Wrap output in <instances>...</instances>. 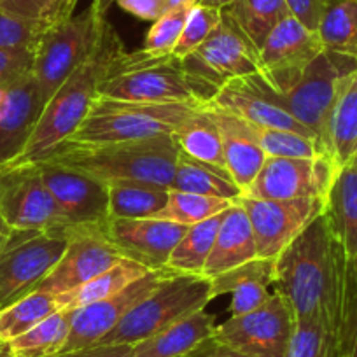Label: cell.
I'll use <instances>...</instances> for the list:
<instances>
[{
  "label": "cell",
  "mask_w": 357,
  "mask_h": 357,
  "mask_svg": "<svg viewBox=\"0 0 357 357\" xmlns=\"http://www.w3.org/2000/svg\"><path fill=\"white\" fill-rule=\"evenodd\" d=\"M354 165H356V167H357V161H356V163H354Z\"/></svg>",
  "instance_id": "6f0895ef"
},
{
  "label": "cell",
  "mask_w": 357,
  "mask_h": 357,
  "mask_svg": "<svg viewBox=\"0 0 357 357\" xmlns=\"http://www.w3.org/2000/svg\"><path fill=\"white\" fill-rule=\"evenodd\" d=\"M345 357H357V328H356V333H354V338L352 342H350V347L349 350H347Z\"/></svg>",
  "instance_id": "f5cc1de1"
},
{
  "label": "cell",
  "mask_w": 357,
  "mask_h": 357,
  "mask_svg": "<svg viewBox=\"0 0 357 357\" xmlns=\"http://www.w3.org/2000/svg\"><path fill=\"white\" fill-rule=\"evenodd\" d=\"M0 357H11V350H9V343L0 340Z\"/></svg>",
  "instance_id": "db71d44e"
},
{
  "label": "cell",
  "mask_w": 357,
  "mask_h": 357,
  "mask_svg": "<svg viewBox=\"0 0 357 357\" xmlns=\"http://www.w3.org/2000/svg\"><path fill=\"white\" fill-rule=\"evenodd\" d=\"M294 326L296 319L287 301L273 293L263 307L231 315L218 326L214 338L250 357H286Z\"/></svg>",
  "instance_id": "8fae6325"
},
{
  "label": "cell",
  "mask_w": 357,
  "mask_h": 357,
  "mask_svg": "<svg viewBox=\"0 0 357 357\" xmlns=\"http://www.w3.org/2000/svg\"><path fill=\"white\" fill-rule=\"evenodd\" d=\"M178 147L172 135L112 144L61 142L39 161H53L109 181L132 178L172 190Z\"/></svg>",
  "instance_id": "3957f363"
},
{
  "label": "cell",
  "mask_w": 357,
  "mask_h": 357,
  "mask_svg": "<svg viewBox=\"0 0 357 357\" xmlns=\"http://www.w3.org/2000/svg\"><path fill=\"white\" fill-rule=\"evenodd\" d=\"M72 229H13L0 249V310L37 291L60 261Z\"/></svg>",
  "instance_id": "ba28073f"
},
{
  "label": "cell",
  "mask_w": 357,
  "mask_h": 357,
  "mask_svg": "<svg viewBox=\"0 0 357 357\" xmlns=\"http://www.w3.org/2000/svg\"><path fill=\"white\" fill-rule=\"evenodd\" d=\"M322 51L319 33L289 16L272 30L259 50V75L277 93H284Z\"/></svg>",
  "instance_id": "2e32d148"
},
{
  "label": "cell",
  "mask_w": 357,
  "mask_h": 357,
  "mask_svg": "<svg viewBox=\"0 0 357 357\" xmlns=\"http://www.w3.org/2000/svg\"><path fill=\"white\" fill-rule=\"evenodd\" d=\"M190 226L161 219H111L105 235L123 257L142 264L151 272L167 270L172 250Z\"/></svg>",
  "instance_id": "ffe728a7"
},
{
  "label": "cell",
  "mask_w": 357,
  "mask_h": 357,
  "mask_svg": "<svg viewBox=\"0 0 357 357\" xmlns=\"http://www.w3.org/2000/svg\"><path fill=\"white\" fill-rule=\"evenodd\" d=\"M105 16H100L91 6L82 15L72 16L67 22L54 25L44 32L36 54L32 74L44 107L53 98L68 75L84 63L97 47Z\"/></svg>",
  "instance_id": "52a82bcc"
},
{
  "label": "cell",
  "mask_w": 357,
  "mask_h": 357,
  "mask_svg": "<svg viewBox=\"0 0 357 357\" xmlns=\"http://www.w3.org/2000/svg\"><path fill=\"white\" fill-rule=\"evenodd\" d=\"M132 345H95L60 354L56 357H132Z\"/></svg>",
  "instance_id": "c3c4849f"
},
{
  "label": "cell",
  "mask_w": 357,
  "mask_h": 357,
  "mask_svg": "<svg viewBox=\"0 0 357 357\" xmlns=\"http://www.w3.org/2000/svg\"><path fill=\"white\" fill-rule=\"evenodd\" d=\"M61 310L56 296L33 291L16 303L0 310V340L6 343L25 335L39 322Z\"/></svg>",
  "instance_id": "d590c367"
},
{
  "label": "cell",
  "mask_w": 357,
  "mask_h": 357,
  "mask_svg": "<svg viewBox=\"0 0 357 357\" xmlns=\"http://www.w3.org/2000/svg\"><path fill=\"white\" fill-rule=\"evenodd\" d=\"M273 289L296 321H317L331 329L347 356L357 328V280L352 259L324 214L275 257Z\"/></svg>",
  "instance_id": "6da1fadb"
},
{
  "label": "cell",
  "mask_w": 357,
  "mask_h": 357,
  "mask_svg": "<svg viewBox=\"0 0 357 357\" xmlns=\"http://www.w3.org/2000/svg\"><path fill=\"white\" fill-rule=\"evenodd\" d=\"M183 65L195 79L219 89L233 79L259 74V50L222 13L218 29Z\"/></svg>",
  "instance_id": "4fadbf2b"
},
{
  "label": "cell",
  "mask_w": 357,
  "mask_h": 357,
  "mask_svg": "<svg viewBox=\"0 0 357 357\" xmlns=\"http://www.w3.org/2000/svg\"><path fill=\"white\" fill-rule=\"evenodd\" d=\"M256 257L257 250L252 226H250L247 212L243 211L242 205L235 202L222 214L214 247H212L211 256L204 268V277L214 279V277L233 270L240 264L249 263Z\"/></svg>",
  "instance_id": "cb8c5ba5"
},
{
  "label": "cell",
  "mask_w": 357,
  "mask_h": 357,
  "mask_svg": "<svg viewBox=\"0 0 357 357\" xmlns=\"http://www.w3.org/2000/svg\"><path fill=\"white\" fill-rule=\"evenodd\" d=\"M205 107L214 118L221 133L226 168L236 186L242 190V193H245L263 167L266 154L254 142L245 121L211 104H205Z\"/></svg>",
  "instance_id": "603a6c76"
},
{
  "label": "cell",
  "mask_w": 357,
  "mask_h": 357,
  "mask_svg": "<svg viewBox=\"0 0 357 357\" xmlns=\"http://www.w3.org/2000/svg\"><path fill=\"white\" fill-rule=\"evenodd\" d=\"M11 231H13V229L9 228V225L4 221V218L0 215V249H2V245L6 243L8 236L11 235Z\"/></svg>",
  "instance_id": "816d5d0a"
},
{
  "label": "cell",
  "mask_w": 357,
  "mask_h": 357,
  "mask_svg": "<svg viewBox=\"0 0 357 357\" xmlns=\"http://www.w3.org/2000/svg\"><path fill=\"white\" fill-rule=\"evenodd\" d=\"M207 104L229 112L238 119L266 128L287 130L314 137L310 130L305 128L277 97L275 89L268 84L259 74L233 79L218 89ZM315 139V137H314ZM317 140V139H315Z\"/></svg>",
  "instance_id": "d6986e66"
},
{
  "label": "cell",
  "mask_w": 357,
  "mask_h": 357,
  "mask_svg": "<svg viewBox=\"0 0 357 357\" xmlns=\"http://www.w3.org/2000/svg\"><path fill=\"white\" fill-rule=\"evenodd\" d=\"M36 165L51 197L72 228L107 229L111 214L105 181L53 161H36Z\"/></svg>",
  "instance_id": "5bb4252c"
},
{
  "label": "cell",
  "mask_w": 357,
  "mask_h": 357,
  "mask_svg": "<svg viewBox=\"0 0 357 357\" xmlns=\"http://www.w3.org/2000/svg\"><path fill=\"white\" fill-rule=\"evenodd\" d=\"M338 168L326 154L317 158H266L243 197L257 200L326 198Z\"/></svg>",
  "instance_id": "9a60e30c"
},
{
  "label": "cell",
  "mask_w": 357,
  "mask_h": 357,
  "mask_svg": "<svg viewBox=\"0 0 357 357\" xmlns=\"http://www.w3.org/2000/svg\"><path fill=\"white\" fill-rule=\"evenodd\" d=\"M215 328V317L204 308L132 345V357H184L211 338Z\"/></svg>",
  "instance_id": "d4e9b609"
},
{
  "label": "cell",
  "mask_w": 357,
  "mask_h": 357,
  "mask_svg": "<svg viewBox=\"0 0 357 357\" xmlns=\"http://www.w3.org/2000/svg\"><path fill=\"white\" fill-rule=\"evenodd\" d=\"M121 51H125V46L107 22L91 56L68 75L47 102L25 151L11 163H36L53 147L74 135L97 98L102 79Z\"/></svg>",
  "instance_id": "7a4b0ae2"
},
{
  "label": "cell",
  "mask_w": 357,
  "mask_h": 357,
  "mask_svg": "<svg viewBox=\"0 0 357 357\" xmlns=\"http://www.w3.org/2000/svg\"><path fill=\"white\" fill-rule=\"evenodd\" d=\"M175 144L183 153L214 167L226 168L221 133L205 105L198 107L174 133Z\"/></svg>",
  "instance_id": "4dcf8cb0"
},
{
  "label": "cell",
  "mask_w": 357,
  "mask_h": 357,
  "mask_svg": "<svg viewBox=\"0 0 357 357\" xmlns=\"http://www.w3.org/2000/svg\"><path fill=\"white\" fill-rule=\"evenodd\" d=\"M286 357H343L335 333L317 321H296Z\"/></svg>",
  "instance_id": "f35d334b"
},
{
  "label": "cell",
  "mask_w": 357,
  "mask_h": 357,
  "mask_svg": "<svg viewBox=\"0 0 357 357\" xmlns=\"http://www.w3.org/2000/svg\"><path fill=\"white\" fill-rule=\"evenodd\" d=\"M109 214L111 219H147L163 211L170 190L146 181L119 178L109 181Z\"/></svg>",
  "instance_id": "f1b7e54d"
},
{
  "label": "cell",
  "mask_w": 357,
  "mask_h": 357,
  "mask_svg": "<svg viewBox=\"0 0 357 357\" xmlns=\"http://www.w3.org/2000/svg\"><path fill=\"white\" fill-rule=\"evenodd\" d=\"M291 16L296 18L301 25L317 32L326 0H286Z\"/></svg>",
  "instance_id": "bcb514c9"
},
{
  "label": "cell",
  "mask_w": 357,
  "mask_h": 357,
  "mask_svg": "<svg viewBox=\"0 0 357 357\" xmlns=\"http://www.w3.org/2000/svg\"><path fill=\"white\" fill-rule=\"evenodd\" d=\"M151 270H147L142 264L123 257L121 261L112 264L111 268H107L105 272H102L100 275H97L89 282L82 284L77 289L56 296L58 305H60L61 310H74V308L105 300V298L121 293L123 289L132 286L133 282L142 279Z\"/></svg>",
  "instance_id": "f546056e"
},
{
  "label": "cell",
  "mask_w": 357,
  "mask_h": 357,
  "mask_svg": "<svg viewBox=\"0 0 357 357\" xmlns=\"http://www.w3.org/2000/svg\"><path fill=\"white\" fill-rule=\"evenodd\" d=\"M0 215L11 229H74L36 163L0 165Z\"/></svg>",
  "instance_id": "30bf717a"
},
{
  "label": "cell",
  "mask_w": 357,
  "mask_h": 357,
  "mask_svg": "<svg viewBox=\"0 0 357 357\" xmlns=\"http://www.w3.org/2000/svg\"><path fill=\"white\" fill-rule=\"evenodd\" d=\"M46 30L37 23L18 18L0 8V50L36 53Z\"/></svg>",
  "instance_id": "7bdbcfd3"
},
{
  "label": "cell",
  "mask_w": 357,
  "mask_h": 357,
  "mask_svg": "<svg viewBox=\"0 0 357 357\" xmlns=\"http://www.w3.org/2000/svg\"><path fill=\"white\" fill-rule=\"evenodd\" d=\"M352 272H354V277H356V280H357V256L352 259Z\"/></svg>",
  "instance_id": "11a10c76"
},
{
  "label": "cell",
  "mask_w": 357,
  "mask_h": 357,
  "mask_svg": "<svg viewBox=\"0 0 357 357\" xmlns=\"http://www.w3.org/2000/svg\"><path fill=\"white\" fill-rule=\"evenodd\" d=\"M235 0H200L198 4L202 6H207V8H215V9H226L228 6H231Z\"/></svg>",
  "instance_id": "f907efd6"
},
{
  "label": "cell",
  "mask_w": 357,
  "mask_h": 357,
  "mask_svg": "<svg viewBox=\"0 0 357 357\" xmlns=\"http://www.w3.org/2000/svg\"><path fill=\"white\" fill-rule=\"evenodd\" d=\"M326 219L350 259L357 256V167L340 168L326 197Z\"/></svg>",
  "instance_id": "4316f807"
},
{
  "label": "cell",
  "mask_w": 357,
  "mask_h": 357,
  "mask_svg": "<svg viewBox=\"0 0 357 357\" xmlns=\"http://www.w3.org/2000/svg\"><path fill=\"white\" fill-rule=\"evenodd\" d=\"M70 333V314L58 310L43 322L9 342L11 357H56L63 352V347Z\"/></svg>",
  "instance_id": "e575fe53"
},
{
  "label": "cell",
  "mask_w": 357,
  "mask_h": 357,
  "mask_svg": "<svg viewBox=\"0 0 357 357\" xmlns=\"http://www.w3.org/2000/svg\"><path fill=\"white\" fill-rule=\"evenodd\" d=\"M178 0H114L123 11L146 22H156L170 9L177 8Z\"/></svg>",
  "instance_id": "f6af8a7d"
},
{
  "label": "cell",
  "mask_w": 357,
  "mask_h": 357,
  "mask_svg": "<svg viewBox=\"0 0 357 357\" xmlns=\"http://www.w3.org/2000/svg\"><path fill=\"white\" fill-rule=\"evenodd\" d=\"M317 33L326 51L357 60V0H326Z\"/></svg>",
  "instance_id": "d6a6232c"
},
{
  "label": "cell",
  "mask_w": 357,
  "mask_h": 357,
  "mask_svg": "<svg viewBox=\"0 0 357 357\" xmlns=\"http://www.w3.org/2000/svg\"><path fill=\"white\" fill-rule=\"evenodd\" d=\"M221 9L195 4L191 8L190 15H188L183 33H181L177 44L172 50V56L177 58V60H184V58L190 56L193 51H197L211 37V33L221 23Z\"/></svg>",
  "instance_id": "60d3db41"
},
{
  "label": "cell",
  "mask_w": 357,
  "mask_h": 357,
  "mask_svg": "<svg viewBox=\"0 0 357 357\" xmlns=\"http://www.w3.org/2000/svg\"><path fill=\"white\" fill-rule=\"evenodd\" d=\"M222 13L249 37L257 50L263 47L272 30L291 16L286 0H235L231 6L222 9Z\"/></svg>",
  "instance_id": "1f68e13d"
},
{
  "label": "cell",
  "mask_w": 357,
  "mask_h": 357,
  "mask_svg": "<svg viewBox=\"0 0 357 357\" xmlns=\"http://www.w3.org/2000/svg\"><path fill=\"white\" fill-rule=\"evenodd\" d=\"M43 111L32 72L0 84V165L11 163L25 151Z\"/></svg>",
  "instance_id": "44dd1931"
},
{
  "label": "cell",
  "mask_w": 357,
  "mask_h": 357,
  "mask_svg": "<svg viewBox=\"0 0 357 357\" xmlns=\"http://www.w3.org/2000/svg\"><path fill=\"white\" fill-rule=\"evenodd\" d=\"M33 51L0 50V84H8L30 74L33 67Z\"/></svg>",
  "instance_id": "ee69618b"
},
{
  "label": "cell",
  "mask_w": 357,
  "mask_h": 357,
  "mask_svg": "<svg viewBox=\"0 0 357 357\" xmlns=\"http://www.w3.org/2000/svg\"><path fill=\"white\" fill-rule=\"evenodd\" d=\"M0 2H2V0H0Z\"/></svg>",
  "instance_id": "680465c9"
},
{
  "label": "cell",
  "mask_w": 357,
  "mask_h": 357,
  "mask_svg": "<svg viewBox=\"0 0 357 357\" xmlns=\"http://www.w3.org/2000/svg\"><path fill=\"white\" fill-rule=\"evenodd\" d=\"M214 300L211 279L170 273L153 293L132 308L98 345H135L168 326L200 312Z\"/></svg>",
  "instance_id": "8992f818"
},
{
  "label": "cell",
  "mask_w": 357,
  "mask_h": 357,
  "mask_svg": "<svg viewBox=\"0 0 357 357\" xmlns=\"http://www.w3.org/2000/svg\"><path fill=\"white\" fill-rule=\"evenodd\" d=\"M191 2H193V4H198V2H200V0H191Z\"/></svg>",
  "instance_id": "9f6ffc18"
},
{
  "label": "cell",
  "mask_w": 357,
  "mask_h": 357,
  "mask_svg": "<svg viewBox=\"0 0 357 357\" xmlns=\"http://www.w3.org/2000/svg\"><path fill=\"white\" fill-rule=\"evenodd\" d=\"M245 125L254 142L263 149L266 158H317L324 154L314 137L287 132V130L266 128L247 121Z\"/></svg>",
  "instance_id": "74e56055"
},
{
  "label": "cell",
  "mask_w": 357,
  "mask_h": 357,
  "mask_svg": "<svg viewBox=\"0 0 357 357\" xmlns=\"http://www.w3.org/2000/svg\"><path fill=\"white\" fill-rule=\"evenodd\" d=\"M247 212L256 240L257 257L275 259L326 211V198L257 200L238 198Z\"/></svg>",
  "instance_id": "7c38bea8"
},
{
  "label": "cell",
  "mask_w": 357,
  "mask_h": 357,
  "mask_svg": "<svg viewBox=\"0 0 357 357\" xmlns=\"http://www.w3.org/2000/svg\"><path fill=\"white\" fill-rule=\"evenodd\" d=\"M273 280H275V259L256 257L249 263H243L214 277L211 282L214 298L221 294H231L229 312L235 317L263 307L273 294L270 293Z\"/></svg>",
  "instance_id": "7402d4cb"
},
{
  "label": "cell",
  "mask_w": 357,
  "mask_h": 357,
  "mask_svg": "<svg viewBox=\"0 0 357 357\" xmlns=\"http://www.w3.org/2000/svg\"><path fill=\"white\" fill-rule=\"evenodd\" d=\"M225 214V212H222ZM222 214L202 221L188 228L184 236L178 240L175 249L172 250L167 268L174 273H186V275H204V268L207 264L211 250L214 247L215 235L222 221Z\"/></svg>",
  "instance_id": "836d02e7"
},
{
  "label": "cell",
  "mask_w": 357,
  "mask_h": 357,
  "mask_svg": "<svg viewBox=\"0 0 357 357\" xmlns=\"http://www.w3.org/2000/svg\"><path fill=\"white\" fill-rule=\"evenodd\" d=\"M235 202L222 200V198L205 197V195L188 193V191L170 190L168 202L163 211L158 212L154 219L177 222V225L193 226L202 221L214 218L228 211Z\"/></svg>",
  "instance_id": "8d00e7d4"
},
{
  "label": "cell",
  "mask_w": 357,
  "mask_h": 357,
  "mask_svg": "<svg viewBox=\"0 0 357 357\" xmlns=\"http://www.w3.org/2000/svg\"><path fill=\"white\" fill-rule=\"evenodd\" d=\"M357 68V60L322 51L303 72L300 81L284 93H277L284 107L314 133L322 153L328 154V128L333 107L343 81ZM331 158V156H329Z\"/></svg>",
  "instance_id": "9c48e42d"
},
{
  "label": "cell",
  "mask_w": 357,
  "mask_h": 357,
  "mask_svg": "<svg viewBox=\"0 0 357 357\" xmlns=\"http://www.w3.org/2000/svg\"><path fill=\"white\" fill-rule=\"evenodd\" d=\"M172 190L222 198L229 202H236L243 197L242 190L236 186L228 170L195 160L181 149H178L177 165H175Z\"/></svg>",
  "instance_id": "83f0119b"
},
{
  "label": "cell",
  "mask_w": 357,
  "mask_h": 357,
  "mask_svg": "<svg viewBox=\"0 0 357 357\" xmlns=\"http://www.w3.org/2000/svg\"><path fill=\"white\" fill-rule=\"evenodd\" d=\"M121 259L123 256L105 231L74 228L60 261L39 284L37 291L60 296L89 282Z\"/></svg>",
  "instance_id": "e0dca14e"
},
{
  "label": "cell",
  "mask_w": 357,
  "mask_h": 357,
  "mask_svg": "<svg viewBox=\"0 0 357 357\" xmlns=\"http://www.w3.org/2000/svg\"><path fill=\"white\" fill-rule=\"evenodd\" d=\"M218 89L195 79L183 60L146 51H121L98 86V97L144 104L205 105Z\"/></svg>",
  "instance_id": "277c9868"
},
{
  "label": "cell",
  "mask_w": 357,
  "mask_h": 357,
  "mask_svg": "<svg viewBox=\"0 0 357 357\" xmlns=\"http://www.w3.org/2000/svg\"><path fill=\"white\" fill-rule=\"evenodd\" d=\"M77 2L79 0H2L0 8L18 18L51 29L70 20Z\"/></svg>",
  "instance_id": "ab89813d"
},
{
  "label": "cell",
  "mask_w": 357,
  "mask_h": 357,
  "mask_svg": "<svg viewBox=\"0 0 357 357\" xmlns=\"http://www.w3.org/2000/svg\"><path fill=\"white\" fill-rule=\"evenodd\" d=\"M184 357H250V356H245V354L231 349V347L219 342V340L214 338V335H212L211 338L202 342L197 349H193Z\"/></svg>",
  "instance_id": "7dc6e473"
},
{
  "label": "cell",
  "mask_w": 357,
  "mask_h": 357,
  "mask_svg": "<svg viewBox=\"0 0 357 357\" xmlns=\"http://www.w3.org/2000/svg\"><path fill=\"white\" fill-rule=\"evenodd\" d=\"M202 105L144 104L98 97L81 125L63 142L112 144L172 135Z\"/></svg>",
  "instance_id": "5b68a950"
},
{
  "label": "cell",
  "mask_w": 357,
  "mask_h": 357,
  "mask_svg": "<svg viewBox=\"0 0 357 357\" xmlns=\"http://www.w3.org/2000/svg\"><path fill=\"white\" fill-rule=\"evenodd\" d=\"M170 273L174 272H170L168 268L149 272L114 296L68 310V314H70V333H68V340L61 354L98 345V342L105 335H109L121 322V319L135 305H139L147 294L153 293Z\"/></svg>",
  "instance_id": "ac0fdd59"
},
{
  "label": "cell",
  "mask_w": 357,
  "mask_h": 357,
  "mask_svg": "<svg viewBox=\"0 0 357 357\" xmlns=\"http://www.w3.org/2000/svg\"><path fill=\"white\" fill-rule=\"evenodd\" d=\"M112 4H114V0H93V2H91V8H93L100 16H105Z\"/></svg>",
  "instance_id": "681fc988"
},
{
  "label": "cell",
  "mask_w": 357,
  "mask_h": 357,
  "mask_svg": "<svg viewBox=\"0 0 357 357\" xmlns=\"http://www.w3.org/2000/svg\"><path fill=\"white\" fill-rule=\"evenodd\" d=\"M193 6V2H184V4L165 13L156 22H153V26L144 39L142 51L149 54H158V56L172 54V50L183 33L188 15Z\"/></svg>",
  "instance_id": "b9f144b4"
},
{
  "label": "cell",
  "mask_w": 357,
  "mask_h": 357,
  "mask_svg": "<svg viewBox=\"0 0 357 357\" xmlns=\"http://www.w3.org/2000/svg\"><path fill=\"white\" fill-rule=\"evenodd\" d=\"M328 153L338 170L357 161V68L345 77L333 107Z\"/></svg>",
  "instance_id": "484cf974"
}]
</instances>
